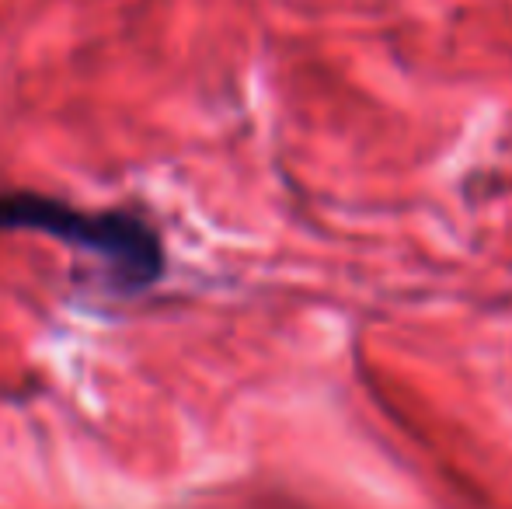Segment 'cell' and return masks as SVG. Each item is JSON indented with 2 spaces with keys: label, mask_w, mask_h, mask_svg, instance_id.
I'll return each mask as SVG.
<instances>
[{
  "label": "cell",
  "mask_w": 512,
  "mask_h": 509,
  "mask_svg": "<svg viewBox=\"0 0 512 509\" xmlns=\"http://www.w3.org/2000/svg\"><path fill=\"white\" fill-rule=\"evenodd\" d=\"M0 234H42L108 265L115 293H143L164 276V241L147 220L122 210H81L42 192H0Z\"/></svg>",
  "instance_id": "cell-1"
}]
</instances>
